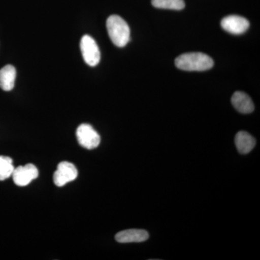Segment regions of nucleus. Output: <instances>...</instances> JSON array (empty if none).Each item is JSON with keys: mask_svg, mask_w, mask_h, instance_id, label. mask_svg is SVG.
I'll list each match as a JSON object with an SVG mask.
<instances>
[{"mask_svg": "<svg viewBox=\"0 0 260 260\" xmlns=\"http://www.w3.org/2000/svg\"><path fill=\"white\" fill-rule=\"evenodd\" d=\"M175 64L185 71H205L211 69L214 61L210 56L201 52L185 53L178 56Z\"/></svg>", "mask_w": 260, "mask_h": 260, "instance_id": "f257e3e1", "label": "nucleus"}, {"mask_svg": "<svg viewBox=\"0 0 260 260\" xmlns=\"http://www.w3.org/2000/svg\"><path fill=\"white\" fill-rule=\"evenodd\" d=\"M107 28L109 37L114 45L125 47L130 39L129 25L119 15H111L107 20Z\"/></svg>", "mask_w": 260, "mask_h": 260, "instance_id": "f03ea898", "label": "nucleus"}, {"mask_svg": "<svg viewBox=\"0 0 260 260\" xmlns=\"http://www.w3.org/2000/svg\"><path fill=\"white\" fill-rule=\"evenodd\" d=\"M80 49L87 64L94 67L99 64L101 59L100 50L93 38L88 35L84 36L80 42Z\"/></svg>", "mask_w": 260, "mask_h": 260, "instance_id": "7ed1b4c3", "label": "nucleus"}, {"mask_svg": "<svg viewBox=\"0 0 260 260\" xmlns=\"http://www.w3.org/2000/svg\"><path fill=\"white\" fill-rule=\"evenodd\" d=\"M76 135L79 144L88 150L97 148L100 144V135L90 124H80L77 129Z\"/></svg>", "mask_w": 260, "mask_h": 260, "instance_id": "20e7f679", "label": "nucleus"}, {"mask_svg": "<svg viewBox=\"0 0 260 260\" xmlns=\"http://www.w3.org/2000/svg\"><path fill=\"white\" fill-rule=\"evenodd\" d=\"M78 170L73 164L63 161L58 165L53 179L55 185L61 187L68 183L74 181L78 177Z\"/></svg>", "mask_w": 260, "mask_h": 260, "instance_id": "39448f33", "label": "nucleus"}, {"mask_svg": "<svg viewBox=\"0 0 260 260\" xmlns=\"http://www.w3.org/2000/svg\"><path fill=\"white\" fill-rule=\"evenodd\" d=\"M39 176V171L34 164H28L14 169L12 177L15 184L19 186L28 185Z\"/></svg>", "mask_w": 260, "mask_h": 260, "instance_id": "423d86ee", "label": "nucleus"}, {"mask_svg": "<svg viewBox=\"0 0 260 260\" xmlns=\"http://www.w3.org/2000/svg\"><path fill=\"white\" fill-rule=\"evenodd\" d=\"M220 24L225 31L236 35L244 34L249 27V22L247 19L239 15L225 17L222 19Z\"/></svg>", "mask_w": 260, "mask_h": 260, "instance_id": "0eeeda50", "label": "nucleus"}, {"mask_svg": "<svg viewBox=\"0 0 260 260\" xmlns=\"http://www.w3.org/2000/svg\"><path fill=\"white\" fill-rule=\"evenodd\" d=\"M149 234L146 231L142 229H129L117 233L115 236L116 242L126 243H140L148 240Z\"/></svg>", "mask_w": 260, "mask_h": 260, "instance_id": "6e6552de", "label": "nucleus"}, {"mask_svg": "<svg viewBox=\"0 0 260 260\" xmlns=\"http://www.w3.org/2000/svg\"><path fill=\"white\" fill-rule=\"evenodd\" d=\"M232 103L238 112L242 114H250L254 109L251 98L244 92H235L232 95Z\"/></svg>", "mask_w": 260, "mask_h": 260, "instance_id": "1a4fd4ad", "label": "nucleus"}, {"mask_svg": "<svg viewBox=\"0 0 260 260\" xmlns=\"http://www.w3.org/2000/svg\"><path fill=\"white\" fill-rule=\"evenodd\" d=\"M16 78V70L13 65L8 64L0 70V88L5 91L13 90Z\"/></svg>", "mask_w": 260, "mask_h": 260, "instance_id": "9d476101", "label": "nucleus"}, {"mask_svg": "<svg viewBox=\"0 0 260 260\" xmlns=\"http://www.w3.org/2000/svg\"><path fill=\"white\" fill-rule=\"evenodd\" d=\"M235 144L239 153L247 154L255 146L256 140L246 132L240 131L236 135Z\"/></svg>", "mask_w": 260, "mask_h": 260, "instance_id": "9b49d317", "label": "nucleus"}, {"mask_svg": "<svg viewBox=\"0 0 260 260\" xmlns=\"http://www.w3.org/2000/svg\"><path fill=\"white\" fill-rule=\"evenodd\" d=\"M152 5L160 9L183 10L185 7L184 0H152Z\"/></svg>", "mask_w": 260, "mask_h": 260, "instance_id": "f8f14e48", "label": "nucleus"}, {"mask_svg": "<svg viewBox=\"0 0 260 260\" xmlns=\"http://www.w3.org/2000/svg\"><path fill=\"white\" fill-rule=\"evenodd\" d=\"M14 169L11 158L0 155V181H4L11 177Z\"/></svg>", "mask_w": 260, "mask_h": 260, "instance_id": "ddd939ff", "label": "nucleus"}]
</instances>
